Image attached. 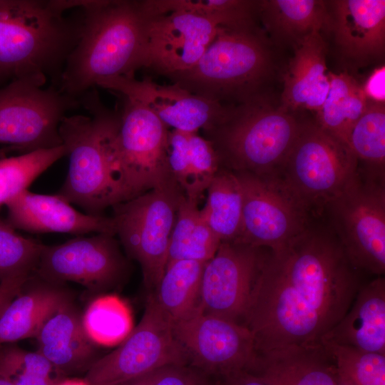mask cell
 Segmentation results:
<instances>
[{
    "label": "cell",
    "instance_id": "1",
    "mask_svg": "<svg viewBox=\"0 0 385 385\" xmlns=\"http://www.w3.org/2000/svg\"><path fill=\"white\" fill-rule=\"evenodd\" d=\"M332 230L312 224L277 250H268L240 324L257 352L321 342L362 286Z\"/></svg>",
    "mask_w": 385,
    "mask_h": 385
},
{
    "label": "cell",
    "instance_id": "2",
    "mask_svg": "<svg viewBox=\"0 0 385 385\" xmlns=\"http://www.w3.org/2000/svg\"><path fill=\"white\" fill-rule=\"evenodd\" d=\"M81 8L79 40L67 58L58 89L79 98L101 80L134 76L145 66L148 16L140 1L70 0Z\"/></svg>",
    "mask_w": 385,
    "mask_h": 385
},
{
    "label": "cell",
    "instance_id": "3",
    "mask_svg": "<svg viewBox=\"0 0 385 385\" xmlns=\"http://www.w3.org/2000/svg\"><path fill=\"white\" fill-rule=\"evenodd\" d=\"M65 11L58 0H0V87L32 78L58 88L83 26L80 8Z\"/></svg>",
    "mask_w": 385,
    "mask_h": 385
},
{
    "label": "cell",
    "instance_id": "4",
    "mask_svg": "<svg viewBox=\"0 0 385 385\" xmlns=\"http://www.w3.org/2000/svg\"><path fill=\"white\" fill-rule=\"evenodd\" d=\"M274 45L256 22L219 26L191 68L168 76L180 87L225 106L270 94L276 71Z\"/></svg>",
    "mask_w": 385,
    "mask_h": 385
},
{
    "label": "cell",
    "instance_id": "5",
    "mask_svg": "<svg viewBox=\"0 0 385 385\" xmlns=\"http://www.w3.org/2000/svg\"><path fill=\"white\" fill-rule=\"evenodd\" d=\"M78 99L88 115H66L60 123L58 132L69 165L57 195L87 214L100 215L106 208L123 202L110 148L120 112L106 107L94 88Z\"/></svg>",
    "mask_w": 385,
    "mask_h": 385
},
{
    "label": "cell",
    "instance_id": "6",
    "mask_svg": "<svg viewBox=\"0 0 385 385\" xmlns=\"http://www.w3.org/2000/svg\"><path fill=\"white\" fill-rule=\"evenodd\" d=\"M304 121L267 94L229 106L217 123L203 130L220 167L267 175L279 171Z\"/></svg>",
    "mask_w": 385,
    "mask_h": 385
},
{
    "label": "cell",
    "instance_id": "7",
    "mask_svg": "<svg viewBox=\"0 0 385 385\" xmlns=\"http://www.w3.org/2000/svg\"><path fill=\"white\" fill-rule=\"evenodd\" d=\"M123 99L110 147L123 200L154 189H180L168 162L169 128L141 103Z\"/></svg>",
    "mask_w": 385,
    "mask_h": 385
},
{
    "label": "cell",
    "instance_id": "8",
    "mask_svg": "<svg viewBox=\"0 0 385 385\" xmlns=\"http://www.w3.org/2000/svg\"><path fill=\"white\" fill-rule=\"evenodd\" d=\"M358 168L349 146L304 120L277 175L314 217L344 190Z\"/></svg>",
    "mask_w": 385,
    "mask_h": 385
},
{
    "label": "cell",
    "instance_id": "9",
    "mask_svg": "<svg viewBox=\"0 0 385 385\" xmlns=\"http://www.w3.org/2000/svg\"><path fill=\"white\" fill-rule=\"evenodd\" d=\"M326 212L350 263L358 270L381 276L385 271V176L358 167Z\"/></svg>",
    "mask_w": 385,
    "mask_h": 385
},
{
    "label": "cell",
    "instance_id": "10",
    "mask_svg": "<svg viewBox=\"0 0 385 385\" xmlns=\"http://www.w3.org/2000/svg\"><path fill=\"white\" fill-rule=\"evenodd\" d=\"M180 188L154 189L113 206L115 235L127 256L140 265L143 282L153 292L167 266Z\"/></svg>",
    "mask_w": 385,
    "mask_h": 385
},
{
    "label": "cell",
    "instance_id": "11",
    "mask_svg": "<svg viewBox=\"0 0 385 385\" xmlns=\"http://www.w3.org/2000/svg\"><path fill=\"white\" fill-rule=\"evenodd\" d=\"M32 78L10 81L0 87V143L25 153L62 145L58 128L79 100L58 88Z\"/></svg>",
    "mask_w": 385,
    "mask_h": 385
},
{
    "label": "cell",
    "instance_id": "12",
    "mask_svg": "<svg viewBox=\"0 0 385 385\" xmlns=\"http://www.w3.org/2000/svg\"><path fill=\"white\" fill-rule=\"evenodd\" d=\"M172 364L188 365L187 358L175 338L173 321L151 293L138 324L90 367L84 379L89 385H118Z\"/></svg>",
    "mask_w": 385,
    "mask_h": 385
},
{
    "label": "cell",
    "instance_id": "13",
    "mask_svg": "<svg viewBox=\"0 0 385 385\" xmlns=\"http://www.w3.org/2000/svg\"><path fill=\"white\" fill-rule=\"evenodd\" d=\"M235 174L243 205L241 232L233 242L274 251L312 224V217L277 175Z\"/></svg>",
    "mask_w": 385,
    "mask_h": 385
},
{
    "label": "cell",
    "instance_id": "14",
    "mask_svg": "<svg viewBox=\"0 0 385 385\" xmlns=\"http://www.w3.org/2000/svg\"><path fill=\"white\" fill-rule=\"evenodd\" d=\"M173 329L188 365L212 379L248 371L257 356L253 334L247 327L200 308L173 322Z\"/></svg>",
    "mask_w": 385,
    "mask_h": 385
},
{
    "label": "cell",
    "instance_id": "15",
    "mask_svg": "<svg viewBox=\"0 0 385 385\" xmlns=\"http://www.w3.org/2000/svg\"><path fill=\"white\" fill-rule=\"evenodd\" d=\"M128 270V261L115 235L98 233L78 235L59 245H43L34 273L51 284L73 282L100 292L120 283Z\"/></svg>",
    "mask_w": 385,
    "mask_h": 385
},
{
    "label": "cell",
    "instance_id": "16",
    "mask_svg": "<svg viewBox=\"0 0 385 385\" xmlns=\"http://www.w3.org/2000/svg\"><path fill=\"white\" fill-rule=\"evenodd\" d=\"M267 250L237 242H221L204 266L202 312L240 323Z\"/></svg>",
    "mask_w": 385,
    "mask_h": 385
},
{
    "label": "cell",
    "instance_id": "17",
    "mask_svg": "<svg viewBox=\"0 0 385 385\" xmlns=\"http://www.w3.org/2000/svg\"><path fill=\"white\" fill-rule=\"evenodd\" d=\"M96 86L141 103L169 128L197 132L217 123L228 106L194 94L179 86L160 85L149 78L134 76L103 79Z\"/></svg>",
    "mask_w": 385,
    "mask_h": 385
},
{
    "label": "cell",
    "instance_id": "18",
    "mask_svg": "<svg viewBox=\"0 0 385 385\" xmlns=\"http://www.w3.org/2000/svg\"><path fill=\"white\" fill-rule=\"evenodd\" d=\"M219 26L212 19L186 11L148 16L144 66L167 77L191 68L213 41Z\"/></svg>",
    "mask_w": 385,
    "mask_h": 385
},
{
    "label": "cell",
    "instance_id": "19",
    "mask_svg": "<svg viewBox=\"0 0 385 385\" xmlns=\"http://www.w3.org/2000/svg\"><path fill=\"white\" fill-rule=\"evenodd\" d=\"M329 31L341 57L361 66L381 58L385 50V1H327Z\"/></svg>",
    "mask_w": 385,
    "mask_h": 385
},
{
    "label": "cell",
    "instance_id": "20",
    "mask_svg": "<svg viewBox=\"0 0 385 385\" xmlns=\"http://www.w3.org/2000/svg\"><path fill=\"white\" fill-rule=\"evenodd\" d=\"M4 205L6 221L15 230L78 236L91 232L115 235L112 217L82 213L57 194H38L26 190Z\"/></svg>",
    "mask_w": 385,
    "mask_h": 385
},
{
    "label": "cell",
    "instance_id": "21",
    "mask_svg": "<svg viewBox=\"0 0 385 385\" xmlns=\"http://www.w3.org/2000/svg\"><path fill=\"white\" fill-rule=\"evenodd\" d=\"M267 385H337L335 359L322 342L257 352L247 371Z\"/></svg>",
    "mask_w": 385,
    "mask_h": 385
},
{
    "label": "cell",
    "instance_id": "22",
    "mask_svg": "<svg viewBox=\"0 0 385 385\" xmlns=\"http://www.w3.org/2000/svg\"><path fill=\"white\" fill-rule=\"evenodd\" d=\"M294 48L283 76L281 104L295 112L319 111L328 95L329 80L326 66L327 43L321 33L304 38Z\"/></svg>",
    "mask_w": 385,
    "mask_h": 385
},
{
    "label": "cell",
    "instance_id": "23",
    "mask_svg": "<svg viewBox=\"0 0 385 385\" xmlns=\"http://www.w3.org/2000/svg\"><path fill=\"white\" fill-rule=\"evenodd\" d=\"M81 317L70 301L43 324L36 337L37 351L62 374L88 371L99 359Z\"/></svg>",
    "mask_w": 385,
    "mask_h": 385
},
{
    "label": "cell",
    "instance_id": "24",
    "mask_svg": "<svg viewBox=\"0 0 385 385\" xmlns=\"http://www.w3.org/2000/svg\"><path fill=\"white\" fill-rule=\"evenodd\" d=\"M322 341L385 354V279L381 276L359 289L351 306Z\"/></svg>",
    "mask_w": 385,
    "mask_h": 385
},
{
    "label": "cell",
    "instance_id": "25",
    "mask_svg": "<svg viewBox=\"0 0 385 385\" xmlns=\"http://www.w3.org/2000/svg\"><path fill=\"white\" fill-rule=\"evenodd\" d=\"M257 16L269 39L277 46L294 48L312 33L329 31L330 16L324 1H258Z\"/></svg>",
    "mask_w": 385,
    "mask_h": 385
},
{
    "label": "cell",
    "instance_id": "26",
    "mask_svg": "<svg viewBox=\"0 0 385 385\" xmlns=\"http://www.w3.org/2000/svg\"><path fill=\"white\" fill-rule=\"evenodd\" d=\"M38 279L26 291L23 287L0 315V345L36 337L43 324L71 301L60 284Z\"/></svg>",
    "mask_w": 385,
    "mask_h": 385
},
{
    "label": "cell",
    "instance_id": "27",
    "mask_svg": "<svg viewBox=\"0 0 385 385\" xmlns=\"http://www.w3.org/2000/svg\"><path fill=\"white\" fill-rule=\"evenodd\" d=\"M327 75L329 90L314 123L347 145L352 128L366 109L367 98L362 86L346 72L328 71Z\"/></svg>",
    "mask_w": 385,
    "mask_h": 385
},
{
    "label": "cell",
    "instance_id": "28",
    "mask_svg": "<svg viewBox=\"0 0 385 385\" xmlns=\"http://www.w3.org/2000/svg\"><path fill=\"white\" fill-rule=\"evenodd\" d=\"M206 191L202 217L221 242L235 241L241 232L243 205L237 175L220 167Z\"/></svg>",
    "mask_w": 385,
    "mask_h": 385
},
{
    "label": "cell",
    "instance_id": "29",
    "mask_svg": "<svg viewBox=\"0 0 385 385\" xmlns=\"http://www.w3.org/2000/svg\"><path fill=\"white\" fill-rule=\"evenodd\" d=\"M205 262L182 260L167 266L152 292L173 322L200 308L202 275Z\"/></svg>",
    "mask_w": 385,
    "mask_h": 385
},
{
    "label": "cell",
    "instance_id": "30",
    "mask_svg": "<svg viewBox=\"0 0 385 385\" xmlns=\"http://www.w3.org/2000/svg\"><path fill=\"white\" fill-rule=\"evenodd\" d=\"M81 320L88 337L99 346L119 345L133 329L129 305L113 294L94 299L82 314Z\"/></svg>",
    "mask_w": 385,
    "mask_h": 385
},
{
    "label": "cell",
    "instance_id": "31",
    "mask_svg": "<svg viewBox=\"0 0 385 385\" xmlns=\"http://www.w3.org/2000/svg\"><path fill=\"white\" fill-rule=\"evenodd\" d=\"M141 5L150 17L173 11H186L212 19L226 27L253 23L257 17V1L145 0L141 1Z\"/></svg>",
    "mask_w": 385,
    "mask_h": 385
},
{
    "label": "cell",
    "instance_id": "32",
    "mask_svg": "<svg viewBox=\"0 0 385 385\" xmlns=\"http://www.w3.org/2000/svg\"><path fill=\"white\" fill-rule=\"evenodd\" d=\"M347 145L356 157L360 169L385 176L384 103L367 99L364 113L349 135Z\"/></svg>",
    "mask_w": 385,
    "mask_h": 385
},
{
    "label": "cell",
    "instance_id": "33",
    "mask_svg": "<svg viewBox=\"0 0 385 385\" xmlns=\"http://www.w3.org/2000/svg\"><path fill=\"white\" fill-rule=\"evenodd\" d=\"M67 155L63 145L0 157V206L23 192L49 167Z\"/></svg>",
    "mask_w": 385,
    "mask_h": 385
},
{
    "label": "cell",
    "instance_id": "34",
    "mask_svg": "<svg viewBox=\"0 0 385 385\" xmlns=\"http://www.w3.org/2000/svg\"><path fill=\"white\" fill-rule=\"evenodd\" d=\"M58 371L38 351L10 344L0 345V376L13 385H55Z\"/></svg>",
    "mask_w": 385,
    "mask_h": 385
},
{
    "label": "cell",
    "instance_id": "35",
    "mask_svg": "<svg viewBox=\"0 0 385 385\" xmlns=\"http://www.w3.org/2000/svg\"><path fill=\"white\" fill-rule=\"evenodd\" d=\"M322 342L335 359L339 380L350 385H385V354Z\"/></svg>",
    "mask_w": 385,
    "mask_h": 385
},
{
    "label": "cell",
    "instance_id": "36",
    "mask_svg": "<svg viewBox=\"0 0 385 385\" xmlns=\"http://www.w3.org/2000/svg\"><path fill=\"white\" fill-rule=\"evenodd\" d=\"M43 245L36 240L19 235L6 220L0 219V282L31 275Z\"/></svg>",
    "mask_w": 385,
    "mask_h": 385
},
{
    "label": "cell",
    "instance_id": "37",
    "mask_svg": "<svg viewBox=\"0 0 385 385\" xmlns=\"http://www.w3.org/2000/svg\"><path fill=\"white\" fill-rule=\"evenodd\" d=\"M190 165L195 198L199 201L220 168V161L210 140L189 133Z\"/></svg>",
    "mask_w": 385,
    "mask_h": 385
},
{
    "label": "cell",
    "instance_id": "38",
    "mask_svg": "<svg viewBox=\"0 0 385 385\" xmlns=\"http://www.w3.org/2000/svg\"><path fill=\"white\" fill-rule=\"evenodd\" d=\"M189 133L180 130H169L167 156L171 174L185 197L199 202L195 198L190 165Z\"/></svg>",
    "mask_w": 385,
    "mask_h": 385
},
{
    "label": "cell",
    "instance_id": "39",
    "mask_svg": "<svg viewBox=\"0 0 385 385\" xmlns=\"http://www.w3.org/2000/svg\"><path fill=\"white\" fill-rule=\"evenodd\" d=\"M118 385H213V379L188 365H166Z\"/></svg>",
    "mask_w": 385,
    "mask_h": 385
},
{
    "label": "cell",
    "instance_id": "40",
    "mask_svg": "<svg viewBox=\"0 0 385 385\" xmlns=\"http://www.w3.org/2000/svg\"><path fill=\"white\" fill-rule=\"evenodd\" d=\"M385 67L376 68L366 80L363 90L368 100L384 103L385 101Z\"/></svg>",
    "mask_w": 385,
    "mask_h": 385
},
{
    "label": "cell",
    "instance_id": "41",
    "mask_svg": "<svg viewBox=\"0 0 385 385\" xmlns=\"http://www.w3.org/2000/svg\"><path fill=\"white\" fill-rule=\"evenodd\" d=\"M30 276L13 277L0 282V315L9 302L21 291Z\"/></svg>",
    "mask_w": 385,
    "mask_h": 385
},
{
    "label": "cell",
    "instance_id": "42",
    "mask_svg": "<svg viewBox=\"0 0 385 385\" xmlns=\"http://www.w3.org/2000/svg\"><path fill=\"white\" fill-rule=\"evenodd\" d=\"M214 385H267L247 371H239L213 379Z\"/></svg>",
    "mask_w": 385,
    "mask_h": 385
},
{
    "label": "cell",
    "instance_id": "43",
    "mask_svg": "<svg viewBox=\"0 0 385 385\" xmlns=\"http://www.w3.org/2000/svg\"><path fill=\"white\" fill-rule=\"evenodd\" d=\"M55 385H89V384L84 379H66L60 380Z\"/></svg>",
    "mask_w": 385,
    "mask_h": 385
},
{
    "label": "cell",
    "instance_id": "44",
    "mask_svg": "<svg viewBox=\"0 0 385 385\" xmlns=\"http://www.w3.org/2000/svg\"><path fill=\"white\" fill-rule=\"evenodd\" d=\"M0 385H13V384L0 376Z\"/></svg>",
    "mask_w": 385,
    "mask_h": 385
},
{
    "label": "cell",
    "instance_id": "45",
    "mask_svg": "<svg viewBox=\"0 0 385 385\" xmlns=\"http://www.w3.org/2000/svg\"><path fill=\"white\" fill-rule=\"evenodd\" d=\"M337 385H350V384L339 379V382Z\"/></svg>",
    "mask_w": 385,
    "mask_h": 385
},
{
    "label": "cell",
    "instance_id": "46",
    "mask_svg": "<svg viewBox=\"0 0 385 385\" xmlns=\"http://www.w3.org/2000/svg\"><path fill=\"white\" fill-rule=\"evenodd\" d=\"M213 385H214V383H213Z\"/></svg>",
    "mask_w": 385,
    "mask_h": 385
}]
</instances>
